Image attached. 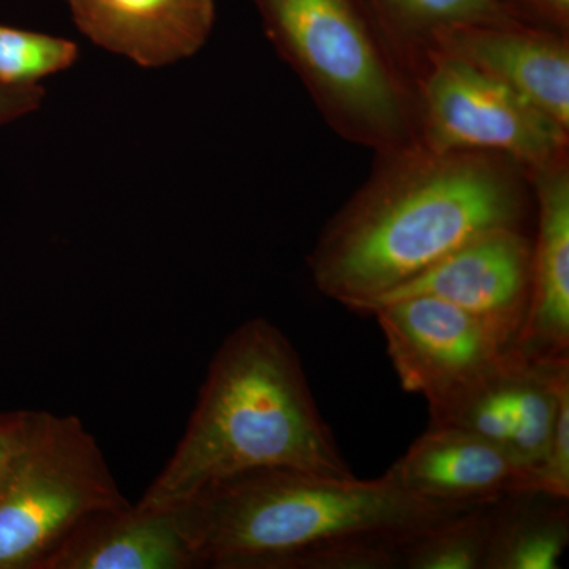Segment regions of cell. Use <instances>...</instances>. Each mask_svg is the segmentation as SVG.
<instances>
[{
	"instance_id": "2",
	"label": "cell",
	"mask_w": 569,
	"mask_h": 569,
	"mask_svg": "<svg viewBox=\"0 0 569 569\" xmlns=\"http://www.w3.org/2000/svg\"><path fill=\"white\" fill-rule=\"evenodd\" d=\"M266 468L355 477L298 351L271 321L254 318L217 350L181 441L137 505L171 509L212 482Z\"/></svg>"
},
{
	"instance_id": "10",
	"label": "cell",
	"mask_w": 569,
	"mask_h": 569,
	"mask_svg": "<svg viewBox=\"0 0 569 569\" xmlns=\"http://www.w3.org/2000/svg\"><path fill=\"white\" fill-rule=\"evenodd\" d=\"M432 48L503 82L569 130L568 33L531 24L455 26L430 33Z\"/></svg>"
},
{
	"instance_id": "12",
	"label": "cell",
	"mask_w": 569,
	"mask_h": 569,
	"mask_svg": "<svg viewBox=\"0 0 569 569\" xmlns=\"http://www.w3.org/2000/svg\"><path fill=\"white\" fill-rule=\"evenodd\" d=\"M74 24L103 50L146 69L192 58L216 22V0H63Z\"/></svg>"
},
{
	"instance_id": "1",
	"label": "cell",
	"mask_w": 569,
	"mask_h": 569,
	"mask_svg": "<svg viewBox=\"0 0 569 569\" xmlns=\"http://www.w3.org/2000/svg\"><path fill=\"white\" fill-rule=\"evenodd\" d=\"M381 157L309 257L318 290L359 313L470 239L519 228L527 211L529 173L508 157L419 142Z\"/></svg>"
},
{
	"instance_id": "11",
	"label": "cell",
	"mask_w": 569,
	"mask_h": 569,
	"mask_svg": "<svg viewBox=\"0 0 569 569\" xmlns=\"http://www.w3.org/2000/svg\"><path fill=\"white\" fill-rule=\"evenodd\" d=\"M387 473L413 496L468 507L533 489L529 471L507 452L455 427L429 425Z\"/></svg>"
},
{
	"instance_id": "21",
	"label": "cell",
	"mask_w": 569,
	"mask_h": 569,
	"mask_svg": "<svg viewBox=\"0 0 569 569\" xmlns=\"http://www.w3.org/2000/svg\"><path fill=\"white\" fill-rule=\"evenodd\" d=\"M44 411H0V481L31 443Z\"/></svg>"
},
{
	"instance_id": "8",
	"label": "cell",
	"mask_w": 569,
	"mask_h": 569,
	"mask_svg": "<svg viewBox=\"0 0 569 569\" xmlns=\"http://www.w3.org/2000/svg\"><path fill=\"white\" fill-rule=\"evenodd\" d=\"M372 316L400 385L429 406L488 372L512 348L478 318L432 296L397 299Z\"/></svg>"
},
{
	"instance_id": "6",
	"label": "cell",
	"mask_w": 569,
	"mask_h": 569,
	"mask_svg": "<svg viewBox=\"0 0 569 569\" xmlns=\"http://www.w3.org/2000/svg\"><path fill=\"white\" fill-rule=\"evenodd\" d=\"M418 78L417 140L433 152L508 157L527 173L567 156L568 133L529 100L432 48Z\"/></svg>"
},
{
	"instance_id": "19",
	"label": "cell",
	"mask_w": 569,
	"mask_h": 569,
	"mask_svg": "<svg viewBox=\"0 0 569 569\" xmlns=\"http://www.w3.org/2000/svg\"><path fill=\"white\" fill-rule=\"evenodd\" d=\"M408 535L329 539L283 557L272 569H399V546Z\"/></svg>"
},
{
	"instance_id": "20",
	"label": "cell",
	"mask_w": 569,
	"mask_h": 569,
	"mask_svg": "<svg viewBox=\"0 0 569 569\" xmlns=\"http://www.w3.org/2000/svg\"><path fill=\"white\" fill-rule=\"evenodd\" d=\"M533 489L569 498V387L561 391L548 451L533 475Z\"/></svg>"
},
{
	"instance_id": "17",
	"label": "cell",
	"mask_w": 569,
	"mask_h": 569,
	"mask_svg": "<svg viewBox=\"0 0 569 569\" xmlns=\"http://www.w3.org/2000/svg\"><path fill=\"white\" fill-rule=\"evenodd\" d=\"M492 503L408 535L399 546V569H485Z\"/></svg>"
},
{
	"instance_id": "9",
	"label": "cell",
	"mask_w": 569,
	"mask_h": 569,
	"mask_svg": "<svg viewBox=\"0 0 569 569\" xmlns=\"http://www.w3.org/2000/svg\"><path fill=\"white\" fill-rule=\"evenodd\" d=\"M531 258L533 246L520 228L486 231L378 299L367 313L397 299L432 296L466 310L515 347L529 310Z\"/></svg>"
},
{
	"instance_id": "3",
	"label": "cell",
	"mask_w": 569,
	"mask_h": 569,
	"mask_svg": "<svg viewBox=\"0 0 569 569\" xmlns=\"http://www.w3.org/2000/svg\"><path fill=\"white\" fill-rule=\"evenodd\" d=\"M471 508L413 496L388 473L362 481L266 468L212 482L171 509L198 568L272 569L318 542L413 533Z\"/></svg>"
},
{
	"instance_id": "15",
	"label": "cell",
	"mask_w": 569,
	"mask_h": 569,
	"mask_svg": "<svg viewBox=\"0 0 569 569\" xmlns=\"http://www.w3.org/2000/svg\"><path fill=\"white\" fill-rule=\"evenodd\" d=\"M569 498L522 489L490 505L485 569H557L569 545Z\"/></svg>"
},
{
	"instance_id": "18",
	"label": "cell",
	"mask_w": 569,
	"mask_h": 569,
	"mask_svg": "<svg viewBox=\"0 0 569 569\" xmlns=\"http://www.w3.org/2000/svg\"><path fill=\"white\" fill-rule=\"evenodd\" d=\"M77 44L63 37L0 24V84L31 88L77 62Z\"/></svg>"
},
{
	"instance_id": "7",
	"label": "cell",
	"mask_w": 569,
	"mask_h": 569,
	"mask_svg": "<svg viewBox=\"0 0 569 569\" xmlns=\"http://www.w3.org/2000/svg\"><path fill=\"white\" fill-rule=\"evenodd\" d=\"M569 358H529L512 347L481 377L429 406L430 426L455 427L496 445L533 478L548 451Z\"/></svg>"
},
{
	"instance_id": "16",
	"label": "cell",
	"mask_w": 569,
	"mask_h": 569,
	"mask_svg": "<svg viewBox=\"0 0 569 569\" xmlns=\"http://www.w3.org/2000/svg\"><path fill=\"white\" fill-rule=\"evenodd\" d=\"M389 39L422 47L430 33L455 26L529 24L505 0H369Z\"/></svg>"
},
{
	"instance_id": "4",
	"label": "cell",
	"mask_w": 569,
	"mask_h": 569,
	"mask_svg": "<svg viewBox=\"0 0 569 569\" xmlns=\"http://www.w3.org/2000/svg\"><path fill=\"white\" fill-rule=\"evenodd\" d=\"M264 31L336 132L395 152L417 140V110L369 0H253Z\"/></svg>"
},
{
	"instance_id": "13",
	"label": "cell",
	"mask_w": 569,
	"mask_h": 569,
	"mask_svg": "<svg viewBox=\"0 0 569 569\" xmlns=\"http://www.w3.org/2000/svg\"><path fill=\"white\" fill-rule=\"evenodd\" d=\"M538 200L529 310L516 348L529 358H569L568 157L529 173Z\"/></svg>"
},
{
	"instance_id": "5",
	"label": "cell",
	"mask_w": 569,
	"mask_h": 569,
	"mask_svg": "<svg viewBox=\"0 0 569 569\" xmlns=\"http://www.w3.org/2000/svg\"><path fill=\"white\" fill-rule=\"evenodd\" d=\"M130 505L81 419L44 411L0 481V569H41L78 523Z\"/></svg>"
},
{
	"instance_id": "23",
	"label": "cell",
	"mask_w": 569,
	"mask_h": 569,
	"mask_svg": "<svg viewBox=\"0 0 569 569\" xmlns=\"http://www.w3.org/2000/svg\"><path fill=\"white\" fill-rule=\"evenodd\" d=\"M43 97L44 89L41 86L9 88L0 84V127L36 111Z\"/></svg>"
},
{
	"instance_id": "22",
	"label": "cell",
	"mask_w": 569,
	"mask_h": 569,
	"mask_svg": "<svg viewBox=\"0 0 569 569\" xmlns=\"http://www.w3.org/2000/svg\"><path fill=\"white\" fill-rule=\"evenodd\" d=\"M520 20L539 28L568 33L569 0H505Z\"/></svg>"
},
{
	"instance_id": "14",
	"label": "cell",
	"mask_w": 569,
	"mask_h": 569,
	"mask_svg": "<svg viewBox=\"0 0 569 569\" xmlns=\"http://www.w3.org/2000/svg\"><path fill=\"white\" fill-rule=\"evenodd\" d=\"M198 568L173 509H102L78 523L41 569Z\"/></svg>"
}]
</instances>
